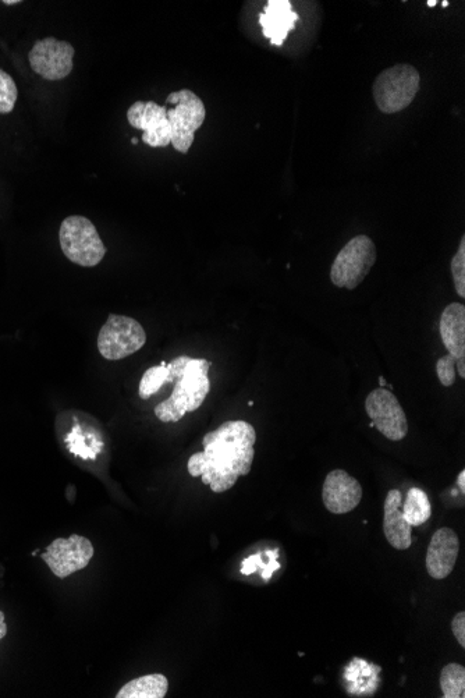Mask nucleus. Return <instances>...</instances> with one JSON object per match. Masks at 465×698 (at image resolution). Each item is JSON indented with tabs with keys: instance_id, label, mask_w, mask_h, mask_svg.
Wrapping results in <instances>:
<instances>
[{
	"instance_id": "0eeeda50",
	"label": "nucleus",
	"mask_w": 465,
	"mask_h": 698,
	"mask_svg": "<svg viewBox=\"0 0 465 698\" xmlns=\"http://www.w3.org/2000/svg\"><path fill=\"white\" fill-rule=\"evenodd\" d=\"M147 333L143 325L126 315L110 314L98 336V350L104 359L119 361L143 349Z\"/></svg>"
},
{
	"instance_id": "aec40b11",
	"label": "nucleus",
	"mask_w": 465,
	"mask_h": 698,
	"mask_svg": "<svg viewBox=\"0 0 465 698\" xmlns=\"http://www.w3.org/2000/svg\"><path fill=\"white\" fill-rule=\"evenodd\" d=\"M169 370L165 361L158 367H151L144 372L140 382V398L148 400L152 395L161 391L168 384Z\"/></svg>"
},
{
	"instance_id": "20e7f679",
	"label": "nucleus",
	"mask_w": 465,
	"mask_h": 698,
	"mask_svg": "<svg viewBox=\"0 0 465 698\" xmlns=\"http://www.w3.org/2000/svg\"><path fill=\"white\" fill-rule=\"evenodd\" d=\"M59 242L67 260L80 267H97L106 255V247L97 228L85 216L66 218L60 226Z\"/></svg>"
},
{
	"instance_id": "423d86ee",
	"label": "nucleus",
	"mask_w": 465,
	"mask_h": 698,
	"mask_svg": "<svg viewBox=\"0 0 465 698\" xmlns=\"http://www.w3.org/2000/svg\"><path fill=\"white\" fill-rule=\"evenodd\" d=\"M166 104L175 105L168 109L172 144L180 154H187L194 143L195 131L205 122L204 102L191 90L172 92L166 99Z\"/></svg>"
},
{
	"instance_id": "4468645a",
	"label": "nucleus",
	"mask_w": 465,
	"mask_h": 698,
	"mask_svg": "<svg viewBox=\"0 0 465 698\" xmlns=\"http://www.w3.org/2000/svg\"><path fill=\"white\" fill-rule=\"evenodd\" d=\"M298 20L300 17L293 12L289 0H269L265 12L259 16L262 33L275 46L285 44L287 35L296 28Z\"/></svg>"
},
{
	"instance_id": "c756f323",
	"label": "nucleus",
	"mask_w": 465,
	"mask_h": 698,
	"mask_svg": "<svg viewBox=\"0 0 465 698\" xmlns=\"http://www.w3.org/2000/svg\"><path fill=\"white\" fill-rule=\"evenodd\" d=\"M131 143H133V144H136V145H137L138 143H140V140H138V138H137V137H134V138H133V140H131Z\"/></svg>"
},
{
	"instance_id": "7c9ffc66",
	"label": "nucleus",
	"mask_w": 465,
	"mask_h": 698,
	"mask_svg": "<svg viewBox=\"0 0 465 698\" xmlns=\"http://www.w3.org/2000/svg\"><path fill=\"white\" fill-rule=\"evenodd\" d=\"M428 6H429V7L436 6V0H435V2H433V0H429Z\"/></svg>"
},
{
	"instance_id": "dca6fc26",
	"label": "nucleus",
	"mask_w": 465,
	"mask_h": 698,
	"mask_svg": "<svg viewBox=\"0 0 465 698\" xmlns=\"http://www.w3.org/2000/svg\"><path fill=\"white\" fill-rule=\"evenodd\" d=\"M440 336L443 345L456 359L465 357V306L461 303L449 304L440 317Z\"/></svg>"
},
{
	"instance_id": "1a4fd4ad",
	"label": "nucleus",
	"mask_w": 465,
	"mask_h": 698,
	"mask_svg": "<svg viewBox=\"0 0 465 698\" xmlns=\"http://www.w3.org/2000/svg\"><path fill=\"white\" fill-rule=\"evenodd\" d=\"M74 53L76 49L69 42L49 37L35 42L28 60L33 72L42 79L59 81L73 72Z\"/></svg>"
},
{
	"instance_id": "f257e3e1",
	"label": "nucleus",
	"mask_w": 465,
	"mask_h": 698,
	"mask_svg": "<svg viewBox=\"0 0 465 698\" xmlns=\"http://www.w3.org/2000/svg\"><path fill=\"white\" fill-rule=\"evenodd\" d=\"M257 434L247 421H227L202 439L204 451L188 460L191 477H201L212 492L222 494L236 485L239 477L248 476L255 456Z\"/></svg>"
},
{
	"instance_id": "f3484780",
	"label": "nucleus",
	"mask_w": 465,
	"mask_h": 698,
	"mask_svg": "<svg viewBox=\"0 0 465 698\" xmlns=\"http://www.w3.org/2000/svg\"><path fill=\"white\" fill-rule=\"evenodd\" d=\"M168 690V678L161 673H152L131 680L119 690L116 698H163Z\"/></svg>"
},
{
	"instance_id": "6e6552de",
	"label": "nucleus",
	"mask_w": 465,
	"mask_h": 698,
	"mask_svg": "<svg viewBox=\"0 0 465 698\" xmlns=\"http://www.w3.org/2000/svg\"><path fill=\"white\" fill-rule=\"evenodd\" d=\"M92 556H94V547L91 541L77 534L69 538H56L45 549L44 554H41V558L52 570L53 575L59 579H66L77 570L87 568Z\"/></svg>"
},
{
	"instance_id": "f8f14e48",
	"label": "nucleus",
	"mask_w": 465,
	"mask_h": 698,
	"mask_svg": "<svg viewBox=\"0 0 465 698\" xmlns=\"http://www.w3.org/2000/svg\"><path fill=\"white\" fill-rule=\"evenodd\" d=\"M362 487L344 470L330 471L322 488V501L333 515H346L360 505Z\"/></svg>"
},
{
	"instance_id": "9b49d317",
	"label": "nucleus",
	"mask_w": 465,
	"mask_h": 698,
	"mask_svg": "<svg viewBox=\"0 0 465 698\" xmlns=\"http://www.w3.org/2000/svg\"><path fill=\"white\" fill-rule=\"evenodd\" d=\"M130 126L143 130V141L152 148H165L172 144L168 120V108L156 102H134L127 112Z\"/></svg>"
},
{
	"instance_id": "a878e982",
	"label": "nucleus",
	"mask_w": 465,
	"mask_h": 698,
	"mask_svg": "<svg viewBox=\"0 0 465 698\" xmlns=\"http://www.w3.org/2000/svg\"><path fill=\"white\" fill-rule=\"evenodd\" d=\"M7 634V625L5 622V614L0 611V640L5 639Z\"/></svg>"
},
{
	"instance_id": "2eb2a0df",
	"label": "nucleus",
	"mask_w": 465,
	"mask_h": 698,
	"mask_svg": "<svg viewBox=\"0 0 465 698\" xmlns=\"http://www.w3.org/2000/svg\"><path fill=\"white\" fill-rule=\"evenodd\" d=\"M401 492L399 490L389 491L385 501V519H383V531L386 540L394 549L404 551L413 544V526L408 524L401 512Z\"/></svg>"
},
{
	"instance_id": "c85d7f7f",
	"label": "nucleus",
	"mask_w": 465,
	"mask_h": 698,
	"mask_svg": "<svg viewBox=\"0 0 465 698\" xmlns=\"http://www.w3.org/2000/svg\"><path fill=\"white\" fill-rule=\"evenodd\" d=\"M3 3L7 6L17 5V3H21V0H3Z\"/></svg>"
},
{
	"instance_id": "412c9836",
	"label": "nucleus",
	"mask_w": 465,
	"mask_h": 698,
	"mask_svg": "<svg viewBox=\"0 0 465 698\" xmlns=\"http://www.w3.org/2000/svg\"><path fill=\"white\" fill-rule=\"evenodd\" d=\"M19 98V90L12 76L0 69V115L12 113Z\"/></svg>"
},
{
	"instance_id": "6ab92c4d",
	"label": "nucleus",
	"mask_w": 465,
	"mask_h": 698,
	"mask_svg": "<svg viewBox=\"0 0 465 698\" xmlns=\"http://www.w3.org/2000/svg\"><path fill=\"white\" fill-rule=\"evenodd\" d=\"M440 687L445 698L465 697V668L460 664H449L440 673Z\"/></svg>"
},
{
	"instance_id": "4be33fe9",
	"label": "nucleus",
	"mask_w": 465,
	"mask_h": 698,
	"mask_svg": "<svg viewBox=\"0 0 465 698\" xmlns=\"http://www.w3.org/2000/svg\"><path fill=\"white\" fill-rule=\"evenodd\" d=\"M454 288L460 297H465V237H461L460 247L452 260Z\"/></svg>"
},
{
	"instance_id": "5701e85b",
	"label": "nucleus",
	"mask_w": 465,
	"mask_h": 698,
	"mask_svg": "<svg viewBox=\"0 0 465 698\" xmlns=\"http://www.w3.org/2000/svg\"><path fill=\"white\" fill-rule=\"evenodd\" d=\"M457 360L459 359L453 357L452 354H447V356L442 357V359L438 361V364H436V372H438L440 384L445 386V388H449V386H452L454 382H456Z\"/></svg>"
},
{
	"instance_id": "7ed1b4c3",
	"label": "nucleus",
	"mask_w": 465,
	"mask_h": 698,
	"mask_svg": "<svg viewBox=\"0 0 465 698\" xmlns=\"http://www.w3.org/2000/svg\"><path fill=\"white\" fill-rule=\"evenodd\" d=\"M420 87V72L414 66L403 63L383 70L375 79L372 94L379 111L393 115L413 104Z\"/></svg>"
},
{
	"instance_id": "b1692460",
	"label": "nucleus",
	"mask_w": 465,
	"mask_h": 698,
	"mask_svg": "<svg viewBox=\"0 0 465 698\" xmlns=\"http://www.w3.org/2000/svg\"><path fill=\"white\" fill-rule=\"evenodd\" d=\"M452 632L461 647H465V612H460L453 618Z\"/></svg>"
},
{
	"instance_id": "f03ea898",
	"label": "nucleus",
	"mask_w": 465,
	"mask_h": 698,
	"mask_svg": "<svg viewBox=\"0 0 465 698\" xmlns=\"http://www.w3.org/2000/svg\"><path fill=\"white\" fill-rule=\"evenodd\" d=\"M169 370L168 385L173 384L172 395L155 407V414L162 423H179L187 413L200 409L211 391L208 372L211 363L205 359L180 356L166 364Z\"/></svg>"
},
{
	"instance_id": "393cba45",
	"label": "nucleus",
	"mask_w": 465,
	"mask_h": 698,
	"mask_svg": "<svg viewBox=\"0 0 465 698\" xmlns=\"http://www.w3.org/2000/svg\"><path fill=\"white\" fill-rule=\"evenodd\" d=\"M259 566H262L261 563V555H252L250 558L246 559V561L243 562V568H241V573L243 575H252V573L255 572L259 568Z\"/></svg>"
},
{
	"instance_id": "9d476101",
	"label": "nucleus",
	"mask_w": 465,
	"mask_h": 698,
	"mask_svg": "<svg viewBox=\"0 0 465 698\" xmlns=\"http://www.w3.org/2000/svg\"><path fill=\"white\" fill-rule=\"evenodd\" d=\"M365 410L371 418V427L381 432L390 441L406 438L408 421L399 400L388 389H375L365 400Z\"/></svg>"
},
{
	"instance_id": "a211bd4d",
	"label": "nucleus",
	"mask_w": 465,
	"mask_h": 698,
	"mask_svg": "<svg viewBox=\"0 0 465 698\" xmlns=\"http://www.w3.org/2000/svg\"><path fill=\"white\" fill-rule=\"evenodd\" d=\"M401 512L410 526L418 527L427 523L432 515V506L428 495L420 488H411L408 491L406 502L401 505Z\"/></svg>"
},
{
	"instance_id": "ddd939ff",
	"label": "nucleus",
	"mask_w": 465,
	"mask_h": 698,
	"mask_svg": "<svg viewBox=\"0 0 465 698\" xmlns=\"http://www.w3.org/2000/svg\"><path fill=\"white\" fill-rule=\"evenodd\" d=\"M460 541L449 527H443L433 534L427 552V570L435 580H445L453 572L459 556Z\"/></svg>"
},
{
	"instance_id": "bb28decb",
	"label": "nucleus",
	"mask_w": 465,
	"mask_h": 698,
	"mask_svg": "<svg viewBox=\"0 0 465 698\" xmlns=\"http://www.w3.org/2000/svg\"><path fill=\"white\" fill-rule=\"evenodd\" d=\"M457 367V372H459V375L461 378H465V357H461V359L457 360L456 363Z\"/></svg>"
},
{
	"instance_id": "39448f33",
	"label": "nucleus",
	"mask_w": 465,
	"mask_h": 698,
	"mask_svg": "<svg viewBox=\"0 0 465 698\" xmlns=\"http://www.w3.org/2000/svg\"><path fill=\"white\" fill-rule=\"evenodd\" d=\"M376 247L368 236H356L337 254L330 269L336 288L357 289L376 262Z\"/></svg>"
},
{
	"instance_id": "cd10ccee",
	"label": "nucleus",
	"mask_w": 465,
	"mask_h": 698,
	"mask_svg": "<svg viewBox=\"0 0 465 698\" xmlns=\"http://www.w3.org/2000/svg\"><path fill=\"white\" fill-rule=\"evenodd\" d=\"M457 485H459L461 494H465V471L461 470L459 477H457Z\"/></svg>"
}]
</instances>
